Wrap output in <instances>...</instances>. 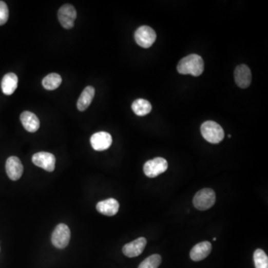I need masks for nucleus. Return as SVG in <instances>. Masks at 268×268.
Returning <instances> with one entry per match:
<instances>
[{
    "label": "nucleus",
    "mask_w": 268,
    "mask_h": 268,
    "mask_svg": "<svg viewBox=\"0 0 268 268\" xmlns=\"http://www.w3.org/2000/svg\"><path fill=\"white\" fill-rule=\"evenodd\" d=\"M204 70V62L201 56L193 54L180 60L178 65L179 73L182 74H192L198 77L201 75Z\"/></svg>",
    "instance_id": "obj_1"
},
{
    "label": "nucleus",
    "mask_w": 268,
    "mask_h": 268,
    "mask_svg": "<svg viewBox=\"0 0 268 268\" xmlns=\"http://www.w3.org/2000/svg\"><path fill=\"white\" fill-rule=\"evenodd\" d=\"M201 133L206 141L218 144L224 138V131L221 125L213 121H207L201 125Z\"/></svg>",
    "instance_id": "obj_2"
},
{
    "label": "nucleus",
    "mask_w": 268,
    "mask_h": 268,
    "mask_svg": "<svg viewBox=\"0 0 268 268\" xmlns=\"http://www.w3.org/2000/svg\"><path fill=\"white\" fill-rule=\"evenodd\" d=\"M216 200V193L213 189L203 188L194 197L193 204L198 210L205 211L214 206Z\"/></svg>",
    "instance_id": "obj_3"
},
{
    "label": "nucleus",
    "mask_w": 268,
    "mask_h": 268,
    "mask_svg": "<svg viewBox=\"0 0 268 268\" xmlns=\"http://www.w3.org/2000/svg\"><path fill=\"white\" fill-rule=\"evenodd\" d=\"M168 164L165 159L157 157L148 160L144 165V173L148 178H154L164 173L168 169Z\"/></svg>",
    "instance_id": "obj_4"
},
{
    "label": "nucleus",
    "mask_w": 268,
    "mask_h": 268,
    "mask_svg": "<svg viewBox=\"0 0 268 268\" xmlns=\"http://www.w3.org/2000/svg\"><path fill=\"white\" fill-rule=\"evenodd\" d=\"M136 42L142 48L150 47L157 39V34L155 30L148 26H140L136 31L134 34Z\"/></svg>",
    "instance_id": "obj_5"
},
{
    "label": "nucleus",
    "mask_w": 268,
    "mask_h": 268,
    "mask_svg": "<svg viewBox=\"0 0 268 268\" xmlns=\"http://www.w3.org/2000/svg\"><path fill=\"white\" fill-rule=\"evenodd\" d=\"M71 233L69 226L60 223L56 226L52 235V243L58 249H64L70 241Z\"/></svg>",
    "instance_id": "obj_6"
},
{
    "label": "nucleus",
    "mask_w": 268,
    "mask_h": 268,
    "mask_svg": "<svg viewBox=\"0 0 268 268\" xmlns=\"http://www.w3.org/2000/svg\"><path fill=\"white\" fill-rule=\"evenodd\" d=\"M58 16L60 23L64 29H71L74 27V22L77 17V12L75 8L72 5L65 4L60 8Z\"/></svg>",
    "instance_id": "obj_7"
},
{
    "label": "nucleus",
    "mask_w": 268,
    "mask_h": 268,
    "mask_svg": "<svg viewBox=\"0 0 268 268\" xmlns=\"http://www.w3.org/2000/svg\"><path fill=\"white\" fill-rule=\"evenodd\" d=\"M33 163L46 171L52 172L55 168L56 159L49 152H38L33 155Z\"/></svg>",
    "instance_id": "obj_8"
},
{
    "label": "nucleus",
    "mask_w": 268,
    "mask_h": 268,
    "mask_svg": "<svg viewBox=\"0 0 268 268\" xmlns=\"http://www.w3.org/2000/svg\"><path fill=\"white\" fill-rule=\"evenodd\" d=\"M111 135L107 132H98L91 137L90 144L92 148L97 151H103L110 148L112 145Z\"/></svg>",
    "instance_id": "obj_9"
},
{
    "label": "nucleus",
    "mask_w": 268,
    "mask_h": 268,
    "mask_svg": "<svg viewBox=\"0 0 268 268\" xmlns=\"http://www.w3.org/2000/svg\"><path fill=\"white\" fill-rule=\"evenodd\" d=\"M235 81L240 88H247L252 81V73L251 69L246 65L241 64L235 69Z\"/></svg>",
    "instance_id": "obj_10"
},
{
    "label": "nucleus",
    "mask_w": 268,
    "mask_h": 268,
    "mask_svg": "<svg viewBox=\"0 0 268 268\" xmlns=\"http://www.w3.org/2000/svg\"><path fill=\"white\" fill-rule=\"evenodd\" d=\"M6 173L11 180H19L23 173V165L21 160L16 157H8L6 164Z\"/></svg>",
    "instance_id": "obj_11"
},
{
    "label": "nucleus",
    "mask_w": 268,
    "mask_h": 268,
    "mask_svg": "<svg viewBox=\"0 0 268 268\" xmlns=\"http://www.w3.org/2000/svg\"><path fill=\"white\" fill-rule=\"evenodd\" d=\"M147 244L146 238L140 237L131 242L125 244L122 248V252L129 258L137 257L140 256L145 250Z\"/></svg>",
    "instance_id": "obj_12"
},
{
    "label": "nucleus",
    "mask_w": 268,
    "mask_h": 268,
    "mask_svg": "<svg viewBox=\"0 0 268 268\" xmlns=\"http://www.w3.org/2000/svg\"><path fill=\"white\" fill-rule=\"evenodd\" d=\"M212 251V244L208 241H203L196 244L190 252L192 260L200 261L206 259Z\"/></svg>",
    "instance_id": "obj_13"
},
{
    "label": "nucleus",
    "mask_w": 268,
    "mask_h": 268,
    "mask_svg": "<svg viewBox=\"0 0 268 268\" xmlns=\"http://www.w3.org/2000/svg\"><path fill=\"white\" fill-rule=\"evenodd\" d=\"M119 202L113 198L104 200L97 203V209L101 214L107 216H113L118 213Z\"/></svg>",
    "instance_id": "obj_14"
},
{
    "label": "nucleus",
    "mask_w": 268,
    "mask_h": 268,
    "mask_svg": "<svg viewBox=\"0 0 268 268\" xmlns=\"http://www.w3.org/2000/svg\"><path fill=\"white\" fill-rule=\"evenodd\" d=\"M23 126L30 133H34L40 127V120L37 116L30 111H24L21 115Z\"/></svg>",
    "instance_id": "obj_15"
},
{
    "label": "nucleus",
    "mask_w": 268,
    "mask_h": 268,
    "mask_svg": "<svg viewBox=\"0 0 268 268\" xmlns=\"http://www.w3.org/2000/svg\"><path fill=\"white\" fill-rule=\"evenodd\" d=\"M95 88L92 86H88L83 90L77 102V107L79 111H84L88 108L95 97Z\"/></svg>",
    "instance_id": "obj_16"
},
{
    "label": "nucleus",
    "mask_w": 268,
    "mask_h": 268,
    "mask_svg": "<svg viewBox=\"0 0 268 268\" xmlns=\"http://www.w3.org/2000/svg\"><path fill=\"white\" fill-rule=\"evenodd\" d=\"M17 86L18 77L16 74L10 72L5 74L1 83L2 90L5 95H12L17 88Z\"/></svg>",
    "instance_id": "obj_17"
},
{
    "label": "nucleus",
    "mask_w": 268,
    "mask_h": 268,
    "mask_svg": "<svg viewBox=\"0 0 268 268\" xmlns=\"http://www.w3.org/2000/svg\"><path fill=\"white\" fill-rule=\"evenodd\" d=\"M131 107L134 113L138 117L146 116L152 110V106L150 102L143 99H139L134 101Z\"/></svg>",
    "instance_id": "obj_18"
},
{
    "label": "nucleus",
    "mask_w": 268,
    "mask_h": 268,
    "mask_svg": "<svg viewBox=\"0 0 268 268\" xmlns=\"http://www.w3.org/2000/svg\"><path fill=\"white\" fill-rule=\"evenodd\" d=\"M61 83H62V79L61 75L57 73L47 74L42 81L43 86L48 90H54L59 88Z\"/></svg>",
    "instance_id": "obj_19"
},
{
    "label": "nucleus",
    "mask_w": 268,
    "mask_h": 268,
    "mask_svg": "<svg viewBox=\"0 0 268 268\" xmlns=\"http://www.w3.org/2000/svg\"><path fill=\"white\" fill-rule=\"evenodd\" d=\"M256 268H268V257L264 251L257 249L253 256Z\"/></svg>",
    "instance_id": "obj_20"
},
{
    "label": "nucleus",
    "mask_w": 268,
    "mask_h": 268,
    "mask_svg": "<svg viewBox=\"0 0 268 268\" xmlns=\"http://www.w3.org/2000/svg\"><path fill=\"white\" fill-rule=\"evenodd\" d=\"M161 262V256L158 254H154L142 261L138 268H158Z\"/></svg>",
    "instance_id": "obj_21"
},
{
    "label": "nucleus",
    "mask_w": 268,
    "mask_h": 268,
    "mask_svg": "<svg viewBox=\"0 0 268 268\" xmlns=\"http://www.w3.org/2000/svg\"><path fill=\"white\" fill-rule=\"evenodd\" d=\"M9 16V11L6 3L3 1H0V26H3L7 23Z\"/></svg>",
    "instance_id": "obj_22"
},
{
    "label": "nucleus",
    "mask_w": 268,
    "mask_h": 268,
    "mask_svg": "<svg viewBox=\"0 0 268 268\" xmlns=\"http://www.w3.org/2000/svg\"><path fill=\"white\" fill-rule=\"evenodd\" d=\"M213 240H214V241H216L217 238H213Z\"/></svg>",
    "instance_id": "obj_23"
}]
</instances>
